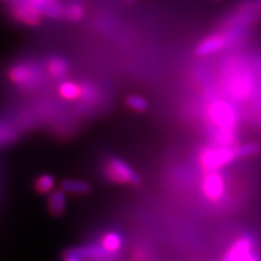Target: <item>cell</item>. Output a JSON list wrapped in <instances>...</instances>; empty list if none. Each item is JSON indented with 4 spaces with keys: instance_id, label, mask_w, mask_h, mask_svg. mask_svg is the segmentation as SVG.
I'll return each instance as SVG.
<instances>
[{
    "instance_id": "obj_10",
    "label": "cell",
    "mask_w": 261,
    "mask_h": 261,
    "mask_svg": "<svg viewBox=\"0 0 261 261\" xmlns=\"http://www.w3.org/2000/svg\"><path fill=\"white\" fill-rule=\"evenodd\" d=\"M58 94L67 100H76L84 97L85 89L81 85L73 83V81H63L58 86Z\"/></svg>"
},
{
    "instance_id": "obj_2",
    "label": "cell",
    "mask_w": 261,
    "mask_h": 261,
    "mask_svg": "<svg viewBox=\"0 0 261 261\" xmlns=\"http://www.w3.org/2000/svg\"><path fill=\"white\" fill-rule=\"evenodd\" d=\"M237 154L234 146H208L201 151L198 156L200 166L205 172L220 171L234 161H237Z\"/></svg>"
},
{
    "instance_id": "obj_12",
    "label": "cell",
    "mask_w": 261,
    "mask_h": 261,
    "mask_svg": "<svg viewBox=\"0 0 261 261\" xmlns=\"http://www.w3.org/2000/svg\"><path fill=\"white\" fill-rule=\"evenodd\" d=\"M65 191L61 190H55L50 194L48 197V203H47V210L52 215L55 217H60L64 213L65 211Z\"/></svg>"
},
{
    "instance_id": "obj_21",
    "label": "cell",
    "mask_w": 261,
    "mask_h": 261,
    "mask_svg": "<svg viewBox=\"0 0 261 261\" xmlns=\"http://www.w3.org/2000/svg\"><path fill=\"white\" fill-rule=\"evenodd\" d=\"M63 261H84L81 257H79L76 254L71 253L69 249H67L63 253Z\"/></svg>"
},
{
    "instance_id": "obj_18",
    "label": "cell",
    "mask_w": 261,
    "mask_h": 261,
    "mask_svg": "<svg viewBox=\"0 0 261 261\" xmlns=\"http://www.w3.org/2000/svg\"><path fill=\"white\" fill-rule=\"evenodd\" d=\"M85 17V10L80 4H70L64 10V18L70 22H79Z\"/></svg>"
},
{
    "instance_id": "obj_11",
    "label": "cell",
    "mask_w": 261,
    "mask_h": 261,
    "mask_svg": "<svg viewBox=\"0 0 261 261\" xmlns=\"http://www.w3.org/2000/svg\"><path fill=\"white\" fill-rule=\"evenodd\" d=\"M61 189L68 194L86 195L92 190L89 181L79 180V179H63L61 181Z\"/></svg>"
},
{
    "instance_id": "obj_4",
    "label": "cell",
    "mask_w": 261,
    "mask_h": 261,
    "mask_svg": "<svg viewBox=\"0 0 261 261\" xmlns=\"http://www.w3.org/2000/svg\"><path fill=\"white\" fill-rule=\"evenodd\" d=\"M11 14L15 19L29 27H37L41 24L44 18L41 10L31 0H17L12 6Z\"/></svg>"
},
{
    "instance_id": "obj_14",
    "label": "cell",
    "mask_w": 261,
    "mask_h": 261,
    "mask_svg": "<svg viewBox=\"0 0 261 261\" xmlns=\"http://www.w3.org/2000/svg\"><path fill=\"white\" fill-rule=\"evenodd\" d=\"M234 149H236L238 160H243L256 156L261 151V145L257 142H248L234 145Z\"/></svg>"
},
{
    "instance_id": "obj_5",
    "label": "cell",
    "mask_w": 261,
    "mask_h": 261,
    "mask_svg": "<svg viewBox=\"0 0 261 261\" xmlns=\"http://www.w3.org/2000/svg\"><path fill=\"white\" fill-rule=\"evenodd\" d=\"M8 77L17 86H35L40 79V71L33 64L19 63L10 68Z\"/></svg>"
},
{
    "instance_id": "obj_23",
    "label": "cell",
    "mask_w": 261,
    "mask_h": 261,
    "mask_svg": "<svg viewBox=\"0 0 261 261\" xmlns=\"http://www.w3.org/2000/svg\"><path fill=\"white\" fill-rule=\"evenodd\" d=\"M125 2H127V3H133V2H135V0H125Z\"/></svg>"
},
{
    "instance_id": "obj_19",
    "label": "cell",
    "mask_w": 261,
    "mask_h": 261,
    "mask_svg": "<svg viewBox=\"0 0 261 261\" xmlns=\"http://www.w3.org/2000/svg\"><path fill=\"white\" fill-rule=\"evenodd\" d=\"M126 104L128 106L129 109L138 113L146 112L149 108V104L146 102V99H144V98L140 96H137V94H130V96L127 97Z\"/></svg>"
},
{
    "instance_id": "obj_1",
    "label": "cell",
    "mask_w": 261,
    "mask_h": 261,
    "mask_svg": "<svg viewBox=\"0 0 261 261\" xmlns=\"http://www.w3.org/2000/svg\"><path fill=\"white\" fill-rule=\"evenodd\" d=\"M211 125L215 127V145L234 146L238 115L236 109L223 99H217L207 110Z\"/></svg>"
},
{
    "instance_id": "obj_22",
    "label": "cell",
    "mask_w": 261,
    "mask_h": 261,
    "mask_svg": "<svg viewBox=\"0 0 261 261\" xmlns=\"http://www.w3.org/2000/svg\"><path fill=\"white\" fill-rule=\"evenodd\" d=\"M31 2L34 3V4L37 5L38 8L41 10L42 6L46 4V3H48V2H56V0H31Z\"/></svg>"
},
{
    "instance_id": "obj_3",
    "label": "cell",
    "mask_w": 261,
    "mask_h": 261,
    "mask_svg": "<svg viewBox=\"0 0 261 261\" xmlns=\"http://www.w3.org/2000/svg\"><path fill=\"white\" fill-rule=\"evenodd\" d=\"M104 173L110 181L116 184L140 185L142 178L128 163L119 158H110L104 165Z\"/></svg>"
},
{
    "instance_id": "obj_7",
    "label": "cell",
    "mask_w": 261,
    "mask_h": 261,
    "mask_svg": "<svg viewBox=\"0 0 261 261\" xmlns=\"http://www.w3.org/2000/svg\"><path fill=\"white\" fill-rule=\"evenodd\" d=\"M228 44H230V37L223 33H215L202 39L196 46L195 52L200 57L211 56V55L223 51Z\"/></svg>"
},
{
    "instance_id": "obj_8",
    "label": "cell",
    "mask_w": 261,
    "mask_h": 261,
    "mask_svg": "<svg viewBox=\"0 0 261 261\" xmlns=\"http://www.w3.org/2000/svg\"><path fill=\"white\" fill-rule=\"evenodd\" d=\"M71 253L76 254L84 261H114L116 259V254H113L104 248L103 246H77L68 248Z\"/></svg>"
},
{
    "instance_id": "obj_13",
    "label": "cell",
    "mask_w": 261,
    "mask_h": 261,
    "mask_svg": "<svg viewBox=\"0 0 261 261\" xmlns=\"http://www.w3.org/2000/svg\"><path fill=\"white\" fill-rule=\"evenodd\" d=\"M69 71V64L62 57H54L47 62V73L54 79H63Z\"/></svg>"
},
{
    "instance_id": "obj_9",
    "label": "cell",
    "mask_w": 261,
    "mask_h": 261,
    "mask_svg": "<svg viewBox=\"0 0 261 261\" xmlns=\"http://www.w3.org/2000/svg\"><path fill=\"white\" fill-rule=\"evenodd\" d=\"M250 250H255V241L250 234H243L231 243L220 261H236Z\"/></svg>"
},
{
    "instance_id": "obj_16",
    "label": "cell",
    "mask_w": 261,
    "mask_h": 261,
    "mask_svg": "<svg viewBox=\"0 0 261 261\" xmlns=\"http://www.w3.org/2000/svg\"><path fill=\"white\" fill-rule=\"evenodd\" d=\"M55 178L51 174H42L38 177L34 181V189L39 195H48L54 191Z\"/></svg>"
},
{
    "instance_id": "obj_20",
    "label": "cell",
    "mask_w": 261,
    "mask_h": 261,
    "mask_svg": "<svg viewBox=\"0 0 261 261\" xmlns=\"http://www.w3.org/2000/svg\"><path fill=\"white\" fill-rule=\"evenodd\" d=\"M236 261H261L259 259V256L256 255L255 250H250V252H248L244 254V255H242L240 257V259H237Z\"/></svg>"
},
{
    "instance_id": "obj_15",
    "label": "cell",
    "mask_w": 261,
    "mask_h": 261,
    "mask_svg": "<svg viewBox=\"0 0 261 261\" xmlns=\"http://www.w3.org/2000/svg\"><path fill=\"white\" fill-rule=\"evenodd\" d=\"M102 246L106 248L108 252L113 253V254H117L120 252L122 246V238L117 232H107L106 234H103L102 237Z\"/></svg>"
},
{
    "instance_id": "obj_17",
    "label": "cell",
    "mask_w": 261,
    "mask_h": 261,
    "mask_svg": "<svg viewBox=\"0 0 261 261\" xmlns=\"http://www.w3.org/2000/svg\"><path fill=\"white\" fill-rule=\"evenodd\" d=\"M64 10L65 8L61 6L56 2H48L41 8V12L44 17L50 18H62L64 17Z\"/></svg>"
},
{
    "instance_id": "obj_6",
    "label": "cell",
    "mask_w": 261,
    "mask_h": 261,
    "mask_svg": "<svg viewBox=\"0 0 261 261\" xmlns=\"http://www.w3.org/2000/svg\"><path fill=\"white\" fill-rule=\"evenodd\" d=\"M202 191L205 198L211 202H219L223 200L225 191H226L224 175L219 171L205 173L203 181H202Z\"/></svg>"
}]
</instances>
